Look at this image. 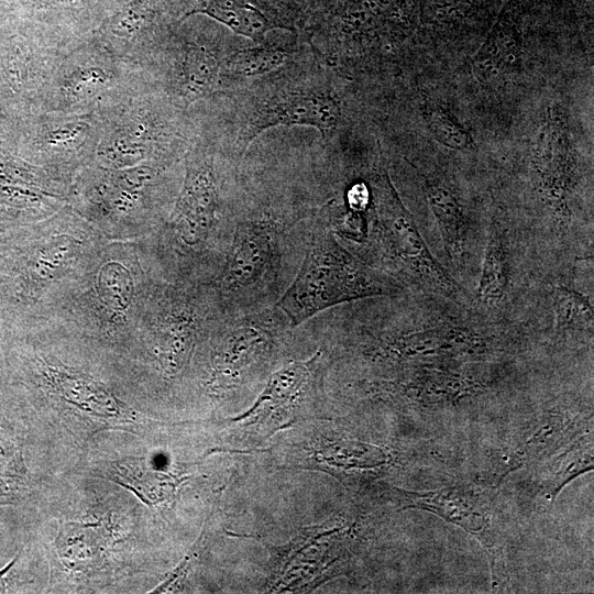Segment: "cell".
<instances>
[{
    "instance_id": "cell-1",
    "label": "cell",
    "mask_w": 594,
    "mask_h": 594,
    "mask_svg": "<svg viewBox=\"0 0 594 594\" xmlns=\"http://www.w3.org/2000/svg\"><path fill=\"white\" fill-rule=\"evenodd\" d=\"M242 186L223 266L207 284L227 317L276 305L300 266L321 207L287 178L258 177Z\"/></svg>"
},
{
    "instance_id": "cell-2",
    "label": "cell",
    "mask_w": 594,
    "mask_h": 594,
    "mask_svg": "<svg viewBox=\"0 0 594 594\" xmlns=\"http://www.w3.org/2000/svg\"><path fill=\"white\" fill-rule=\"evenodd\" d=\"M243 187L227 182L215 152L195 142L185 156V177L168 220V244L179 283L209 284L221 271L235 228Z\"/></svg>"
},
{
    "instance_id": "cell-3",
    "label": "cell",
    "mask_w": 594,
    "mask_h": 594,
    "mask_svg": "<svg viewBox=\"0 0 594 594\" xmlns=\"http://www.w3.org/2000/svg\"><path fill=\"white\" fill-rule=\"evenodd\" d=\"M403 294L399 280L348 250L316 215L300 266L275 306L298 327L342 304Z\"/></svg>"
},
{
    "instance_id": "cell-4",
    "label": "cell",
    "mask_w": 594,
    "mask_h": 594,
    "mask_svg": "<svg viewBox=\"0 0 594 594\" xmlns=\"http://www.w3.org/2000/svg\"><path fill=\"white\" fill-rule=\"evenodd\" d=\"M371 193L373 215L367 218L361 258L403 285V278H411L458 304L469 301V295L429 251L383 167Z\"/></svg>"
},
{
    "instance_id": "cell-5",
    "label": "cell",
    "mask_w": 594,
    "mask_h": 594,
    "mask_svg": "<svg viewBox=\"0 0 594 594\" xmlns=\"http://www.w3.org/2000/svg\"><path fill=\"white\" fill-rule=\"evenodd\" d=\"M263 84L242 98L235 141V153L240 160L252 142L271 128L307 125L316 128L328 139L340 127L341 103L323 77L297 79L282 76L267 78Z\"/></svg>"
},
{
    "instance_id": "cell-6",
    "label": "cell",
    "mask_w": 594,
    "mask_h": 594,
    "mask_svg": "<svg viewBox=\"0 0 594 594\" xmlns=\"http://www.w3.org/2000/svg\"><path fill=\"white\" fill-rule=\"evenodd\" d=\"M108 125L100 130L96 151L107 167H132L147 161L168 165L177 160L172 138L180 136L151 106L116 114Z\"/></svg>"
},
{
    "instance_id": "cell-7",
    "label": "cell",
    "mask_w": 594,
    "mask_h": 594,
    "mask_svg": "<svg viewBox=\"0 0 594 594\" xmlns=\"http://www.w3.org/2000/svg\"><path fill=\"white\" fill-rule=\"evenodd\" d=\"M537 189L561 229L571 221L569 196L575 184V161L563 121L549 120L537 139L534 156Z\"/></svg>"
},
{
    "instance_id": "cell-8",
    "label": "cell",
    "mask_w": 594,
    "mask_h": 594,
    "mask_svg": "<svg viewBox=\"0 0 594 594\" xmlns=\"http://www.w3.org/2000/svg\"><path fill=\"white\" fill-rule=\"evenodd\" d=\"M75 52L63 64L55 87L57 108L59 111H75L76 108L89 107L94 101H117L110 95L116 91L119 75L112 67V59L105 52Z\"/></svg>"
},
{
    "instance_id": "cell-9",
    "label": "cell",
    "mask_w": 594,
    "mask_h": 594,
    "mask_svg": "<svg viewBox=\"0 0 594 594\" xmlns=\"http://www.w3.org/2000/svg\"><path fill=\"white\" fill-rule=\"evenodd\" d=\"M223 58L212 48L186 43L175 54L170 91L175 105L187 108L191 102L218 91Z\"/></svg>"
},
{
    "instance_id": "cell-10",
    "label": "cell",
    "mask_w": 594,
    "mask_h": 594,
    "mask_svg": "<svg viewBox=\"0 0 594 594\" xmlns=\"http://www.w3.org/2000/svg\"><path fill=\"white\" fill-rule=\"evenodd\" d=\"M407 507L426 509L482 538L483 544L493 550L488 529L490 515L482 496L465 487H448L425 493L405 492ZM490 550L488 553H492Z\"/></svg>"
},
{
    "instance_id": "cell-11",
    "label": "cell",
    "mask_w": 594,
    "mask_h": 594,
    "mask_svg": "<svg viewBox=\"0 0 594 594\" xmlns=\"http://www.w3.org/2000/svg\"><path fill=\"white\" fill-rule=\"evenodd\" d=\"M426 194L448 255L461 261L468 252L469 227L463 207L447 185L427 180Z\"/></svg>"
},
{
    "instance_id": "cell-12",
    "label": "cell",
    "mask_w": 594,
    "mask_h": 594,
    "mask_svg": "<svg viewBox=\"0 0 594 594\" xmlns=\"http://www.w3.org/2000/svg\"><path fill=\"white\" fill-rule=\"evenodd\" d=\"M194 13L206 14L224 24L235 34L252 40L255 44L265 43L266 33L272 29L290 30L287 25L270 19L249 0H204L186 16Z\"/></svg>"
},
{
    "instance_id": "cell-13",
    "label": "cell",
    "mask_w": 594,
    "mask_h": 594,
    "mask_svg": "<svg viewBox=\"0 0 594 594\" xmlns=\"http://www.w3.org/2000/svg\"><path fill=\"white\" fill-rule=\"evenodd\" d=\"M512 277V251L508 233L494 224L488 234L481 277L477 286V300L485 306L502 302L509 290Z\"/></svg>"
},
{
    "instance_id": "cell-14",
    "label": "cell",
    "mask_w": 594,
    "mask_h": 594,
    "mask_svg": "<svg viewBox=\"0 0 594 594\" xmlns=\"http://www.w3.org/2000/svg\"><path fill=\"white\" fill-rule=\"evenodd\" d=\"M295 59L294 51L288 47L256 44L254 47L238 50L223 57L222 78L252 79L271 75Z\"/></svg>"
},
{
    "instance_id": "cell-15",
    "label": "cell",
    "mask_w": 594,
    "mask_h": 594,
    "mask_svg": "<svg viewBox=\"0 0 594 594\" xmlns=\"http://www.w3.org/2000/svg\"><path fill=\"white\" fill-rule=\"evenodd\" d=\"M117 482L138 494L145 503H158L173 491V480L139 459L118 461L113 466Z\"/></svg>"
},
{
    "instance_id": "cell-16",
    "label": "cell",
    "mask_w": 594,
    "mask_h": 594,
    "mask_svg": "<svg viewBox=\"0 0 594 594\" xmlns=\"http://www.w3.org/2000/svg\"><path fill=\"white\" fill-rule=\"evenodd\" d=\"M554 323L560 330L593 332V305L588 296L563 285L552 288Z\"/></svg>"
},
{
    "instance_id": "cell-17",
    "label": "cell",
    "mask_w": 594,
    "mask_h": 594,
    "mask_svg": "<svg viewBox=\"0 0 594 594\" xmlns=\"http://www.w3.org/2000/svg\"><path fill=\"white\" fill-rule=\"evenodd\" d=\"M55 382L67 400L85 409L108 416L118 411L113 398L90 380L68 373H57Z\"/></svg>"
},
{
    "instance_id": "cell-18",
    "label": "cell",
    "mask_w": 594,
    "mask_h": 594,
    "mask_svg": "<svg viewBox=\"0 0 594 594\" xmlns=\"http://www.w3.org/2000/svg\"><path fill=\"white\" fill-rule=\"evenodd\" d=\"M57 547L64 561L78 569L94 560L98 536L90 525L66 524L61 528Z\"/></svg>"
},
{
    "instance_id": "cell-19",
    "label": "cell",
    "mask_w": 594,
    "mask_h": 594,
    "mask_svg": "<svg viewBox=\"0 0 594 594\" xmlns=\"http://www.w3.org/2000/svg\"><path fill=\"white\" fill-rule=\"evenodd\" d=\"M97 288L101 300L117 312L127 310L134 295L133 277L118 262H109L101 267Z\"/></svg>"
},
{
    "instance_id": "cell-20",
    "label": "cell",
    "mask_w": 594,
    "mask_h": 594,
    "mask_svg": "<svg viewBox=\"0 0 594 594\" xmlns=\"http://www.w3.org/2000/svg\"><path fill=\"white\" fill-rule=\"evenodd\" d=\"M75 240L68 235H59L44 244L31 258L29 273L33 279L47 280L66 267L75 255Z\"/></svg>"
},
{
    "instance_id": "cell-21",
    "label": "cell",
    "mask_w": 594,
    "mask_h": 594,
    "mask_svg": "<svg viewBox=\"0 0 594 594\" xmlns=\"http://www.w3.org/2000/svg\"><path fill=\"white\" fill-rule=\"evenodd\" d=\"M426 121L432 135L453 150H466L473 144L466 130L441 110H429Z\"/></svg>"
},
{
    "instance_id": "cell-22",
    "label": "cell",
    "mask_w": 594,
    "mask_h": 594,
    "mask_svg": "<svg viewBox=\"0 0 594 594\" xmlns=\"http://www.w3.org/2000/svg\"><path fill=\"white\" fill-rule=\"evenodd\" d=\"M590 444H575L573 450L565 452L558 461V468L553 470L556 476L549 480V490L556 496L562 486L573 476L592 469V454Z\"/></svg>"
},
{
    "instance_id": "cell-23",
    "label": "cell",
    "mask_w": 594,
    "mask_h": 594,
    "mask_svg": "<svg viewBox=\"0 0 594 594\" xmlns=\"http://www.w3.org/2000/svg\"><path fill=\"white\" fill-rule=\"evenodd\" d=\"M147 6L134 0L116 13L109 22V32L117 38L136 40L147 19Z\"/></svg>"
},
{
    "instance_id": "cell-24",
    "label": "cell",
    "mask_w": 594,
    "mask_h": 594,
    "mask_svg": "<svg viewBox=\"0 0 594 594\" xmlns=\"http://www.w3.org/2000/svg\"><path fill=\"white\" fill-rule=\"evenodd\" d=\"M16 560H18V556L13 558L6 566L0 569V593L6 592V583H4L3 576L15 564Z\"/></svg>"
},
{
    "instance_id": "cell-25",
    "label": "cell",
    "mask_w": 594,
    "mask_h": 594,
    "mask_svg": "<svg viewBox=\"0 0 594 594\" xmlns=\"http://www.w3.org/2000/svg\"><path fill=\"white\" fill-rule=\"evenodd\" d=\"M64 1H66V0H64ZM69 1H72V0H69Z\"/></svg>"
}]
</instances>
